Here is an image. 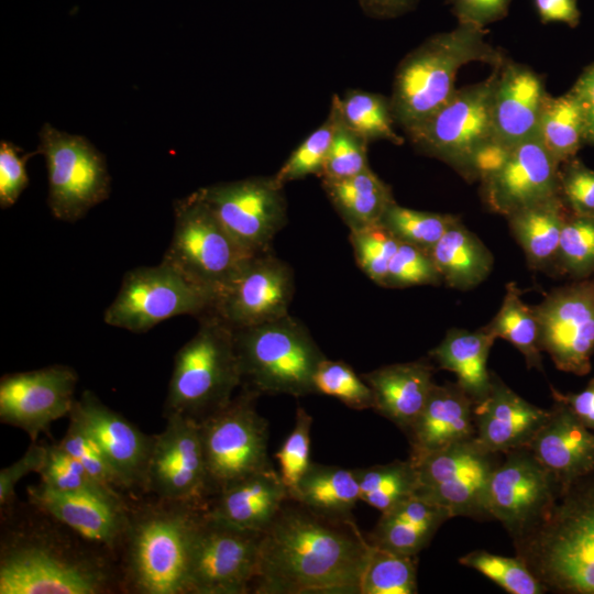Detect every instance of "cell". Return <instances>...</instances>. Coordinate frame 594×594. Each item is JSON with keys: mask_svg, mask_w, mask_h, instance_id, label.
<instances>
[{"mask_svg": "<svg viewBox=\"0 0 594 594\" xmlns=\"http://www.w3.org/2000/svg\"><path fill=\"white\" fill-rule=\"evenodd\" d=\"M561 487L527 447L509 450L492 475L488 513L514 541L539 521Z\"/></svg>", "mask_w": 594, "mask_h": 594, "instance_id": "18", "label": "cell"}, {"mask_svg": "<svg viewBox=\"0 0 594 594\" xmlns=\"http://www.w3.org/2000/svg\"><path fill=\"white\" fill-rule=\"evenodd\" d=\"M452 518L443 507L411 496L381 517L367 539L371 544L396 553L418 556L440 526Z\"/></svg>", "mask_w": 594, "mask_h": 594, "instance_id": "30", "label": "cell"}, {"mask_svg": "<svg viewBox=\"0 0 594 594\" xmlns=\"http://www.w3.org/2000/svg\"><path fill=\"white\" fill-rule=\"evenodd\" d=\"M459 562L484 574L510 594H543L548 591L517 554L503 557L475 550Z\"/></svg>", "mask_w": 594, "mask_h": 594, "instance_id": "43", "label": "cell"}, {"mask_svg": "<svg viewBox=\"0 0 594 594\" xmlns=\"http://www.w3.org/2000/svg\"><path fill=\"white\" fill-rule=\"evenodd\" d=\"M570 211L559 194L506 217L531 270H554L561 230Z\"/></svg>", "mask_w": 594, "mask_h": 594, "instance_id": "32", "label": "cell"}, {"mask_svg": "<svg viewBox=\"0 0 594 594\" xmlns=\"http://www.w3.org/2000/svg\"><path fill=\"white\" fill-rule=\"evenodd\" d=\"M552 398L563 403L588 429L594 430V378L576 394H562L551 387Z\"/></svg>", "mask_w": 594, "mask_h": 594, "instance_id": "57", "label": "cell"}, {"mask_svg": "<svg viewBox=\"0 0 594 594\" xmlns=\"http://www.w3.org/2000/svg\"><path fill=\"white\" fill-rule=\"evenodd\" d=\"M41 514L2 534L0 594H103L120 583L108 551Z\"/></svg>", "mask_w": 594, "mask_h": 594, "instance_id": "2", "label": "cell"}, {"mask_svg": "<svg viewBox=\"0 0 594 594\" xmlns=\"http://www.w3.org/2000/svg\"><path fill=\"white\" fill-rule=\"evenodd\" d=\"M534 309L540 348L557 369L587 374L594 353V277L552 289Z\"/></svg>", "mask_w": 594, "mask_h": 594, "instance_id": "16", "label": "cell"}, {"mask_svg": "<svg viewBox=\"0 0 594 594\" xmlns=\"http://www.w3.org/2000/svg\"><path fill=\"white\" fill-rule=\"evenodd\" d=\"M564 486L594 471V433L560 402L527 447Z\"/></svg>", "mask_w": 594, "mask_h": 594, "instance_id": "26", "label": "cell"}, {"mask_svg": "<svg viewBox=\"0 0 594 594\" xmlns=\"http://www.w3.org/2000/svg\"><path fill=\"white\" fill-rule=\"evenodd\" d=\"M505 56L486 41L485 28L459 23L437 33L409 52L399 63L391 99L396 123L407 133L415 129L455 92L461 67L473 62L498 66Z\"/></svg>", "mask_w": 594, "mask_h": 594, "instance_id": "5", "label": "cell"}, {"mask_svg": "<svg viewBox=\"0 0 594 594\" xmlns=\"http://www.w3.org/2000/svg\"><path fill=\"white\" fill-rule=\"evenodd\" d=\"M513 543L548 591L594 594V471L562 486L539 521Z\"/></svg>", "mask_w": 594, "mask_h": 594, "instance_id": "3", "label": "cell"}, {"mask_svg": "<svg viewBox=\"0 0 594 594\" xmlns=\"http://www.w3.org/2000/svg\"><path fill=\"white\" fill-rule=\"evenodd\" d=\"M570 90L583 111L586 143L594 144V64L582 72Z\"/></svg>", "mask_w": 594, "mask_h": 594, "instance_id": "56", "label": "cell"}, {"mask_svg": "<svg viewBox=\"0 0 594 594\" xmlns=\"http://www.w3.org/2000/svg\"><path fill=\"white\" fill-rule=\"evenodd\" d=\"M495 340L483 327L451 329L429 355L440 369L454 373L457 384L477 404L491 389L492 372L486 364Z\"/></svg>", "mask_w": 594, "mask_h": 594, "instance_id": "31", "label": "cell"}, {"mask_svg": "<svg viewBox=\"0 0 594 594\" xmlns=\"http://www.w3.org/2000/svg\"><path fill=\"white\" fill-rule=\"evenodd\" d=\"M474 400L455 383L433 384L406 432L411 460L475 437Z\"/></svg>", "mask_w": 594, "mask_h": 594, "instance_id": "27", "label": "cell"}, {"mask_svg": "<svg viewBox=\"0 0 594 594\" xmlns=\"http://www.w3.org/2000/svg\"><path fill=\"white\" fill-rule=\"evenodd\" d=\"M560 164L538 135L509 147L499 165L480 183L482 201L509 215L560 194Z\"/></svg>", "mask_w": 594, "mask_h": 594, "instance_id": "21", "label": "cell"}, {"mask_svg": "<svg viewBox=\"0 0 594 594\" xmlns=\"http://www.w3.org/2000/svg\"><path fill=\"white\" fill-rule=\"evenodd\" d=\"M289 498L279 473L272 468L220 491L208 502L207 510L237 527L264 532Z\"/></svg>", "mask_w": 594, "mask_h": 594, "instance_id": "29", "label": "cell"}, {"mask_svg": "<svg viewBox=\"0 0 594 594\" xmlns=\"http://www.w3.org/2000/svg\"><path fill=\"white\" fill-rule=\"evenodd\" d=\"M322 187L349 230L380 222L395 201L391 187L370 167L342 179H321Z\"/></svg>", "mask_w": 594, "mask_h": 594, "instance_id": "34", "label": "cell"}, {"mask_svg": "<svg viewBox=\"0 0 594 594\" xmlns=\"http://www.w3.org/2000/svg\"><path fill=\"white\" fill-rule=\"evenodd\" d=\"M554 270L576 278L594 274V219L568 215L560 235Z\"/></svg>", "mask_w": 594, "mask_h": 594, "instance_id": "42", "label": "cell"}, {"mask_svg": "<svg viewBox=\"0 0 594 594\" xmlns=\"http://www.w3.org/2000/svg\"><path fill=\"white\" fill-rule=\"evenodd\" d=\"M443 283L468 290L490 275L494 258L491 251L458 218L429 252Z\"/></svg>", "mask_w": 594, "mask_h": 594, "instance_id": "33", "label": "cell"}, {"mask_svg": "<svg viewBox=\"0 0 594 594\" xmlns=\"http://www.w3.org/2000/svg\"><path fill=\"white\" fill-rule=\"evenodd\" d=\"M417 556L396 553L372 544L360 594L417 593Z\"/></svg>", "mask_w": 594, "mask_h": 594, "instance_id": "40", "label": "cell"}, {"mask_svg": "<svg viewBox=\"0 0 594 594\" xmlns=\"http://www.w3.org/2000/svg\"><path fill=\"white\" fill-rule=\"evenodd\" d=\"M354 472L360 485V501L381 513L414 496L418 487L417 469L409 458L358 468Z\"/></svg>", "mask_w": 594, "mask_h": 594, "instance_id": "39", "label": "cell"}, {"mask_svg": "<svg viewBox=\"0 0 594 594\" xmlns=\"http://www.w3.org/2000/svg\"><path fill=\"white\" fill-rule=\"evenodd\" d=\"M497 70L485 80L457 89L431 117L407 132L422 154L451 166L468 182L475 179L482 154L495 144L492 105Z\"/></svg>", "mask_w": 594, "mask_h": 594, "instance_id": "9", "label": "cell"}, {"mask_svg": "<svg viewBox=\"0 0 594 594\" xmlns=\"http://www.w3.org/2000/svg\"><path fill=\"white\" fill-rule=\"evenodd\" d=\"M22 150L12 142H0V207L13 206L29 185L26 163L36 154H21Z\"/></svg>", "mask_w": 594, "mask_h": 594, "instance_id": "53", "label": "cell"}, {"mask_svg": "<svg viewBox=\"0 0 594 594\" xmlns=\"http://www.w3.org/2000/svg\"><path fill=\"white\" fill-rule=\"evenodd\" d=\"M213 297L162 262L125 273L119 292L103 314L111 327L133 333L147 332L162 321L201 316L212 310Z\"/></svg>", "mask_w": 594, "mask_h": 594, "instance_id": "13", "label": "cell"}, {"mask_svg": "<svg viewBox=\"0 0 594 594\" xmlns=\"http://www.w3.org/2000/svg\"><path fill=\"white\" fill-rule=\"evenodd\" d=\"M46 447V457L37 473L40 483L59 492L116 491L94 480L85 468L58 443Z\"/></svg>", "mask_w": 594, "mask_h": 594, "instance_id": "49", "label": "cell"}, {"mask_svg": "<svg viewBox=\"0 0 594 594\" xmlns=\"http://www.w3.org/2000/svg\"><path fill=\"white\" fill-rule=\"evenodd\" d=\"M69 416L76 418L98 443L120 488L143 491L153 436L145 435L89 389L75 400Z\"/></svg>", "mask_w": 594, "mask_h": 594, "instance_id": "23", "label": "cell"}, {"mask_svg": "<svg viewBox=\"0 0 594 594\" xmlns=\"http://www.w3.org/2000/svg\"><path fill=\"white\" fill-rule=\"evenodd\" d=\"M542 23L560 22L575 28L581 18L576 0H534Z\"/></svg>", "mask_w": 594, "mask_h": 594, "instance_id": "58", "label": "cell"}, {"mask_svg": "<svg viewBox=\"0 0 594 594\" xmlns=\"http://www.w3.org/2000/svg\"><path fill=\"white\" fill-rule=\"evenodd\" d=\"M459 23L480 28L499 21L508 14L512 0H447Z\"/></svg>", "mask_w": 594, "mask_h": 594, "instance_id": "55", "label": "cell"}, {"mask_svg": "<svg viewBox=\"0 0 594 594\" xmlns=\"http://www.w3.org/2000/svg\"><path fill=\"white\" fill-rule=\"evenodd\" d=\"M441 283L442 277L428 252L411 244L399 243L388 267L385 288L438 286Z\"/></svg>", "mask_w": 594, "mask_h": 594, "instance_id": "50", "label": "cell"}, {"mask_svg": "<svg viewBox=\"0 0 594 594\" xmlns=\"http://www.w3.org/2000/svg\"><path fill=\"white\" fill-rule=\"evenodd\" d=\"M292 499L326 517L353 519L352 510L360 501L354 469L311 462Z\"/></svg>", "mask_w": 594, "mask_h": 594, "instance_id": "35", "label": "cell"}, {"mask_svg": "<svg viewBox=\"0 0 594 594\" xmlns=\"http://www.w3.org/2000/svg\"><path fill=\"white\" fill-rule=\"evenodd\" d=\"M349 240L359 267L384 287L391 261L400 242L381 222L351 230Z\"/></svg>", "mask_w": 594, "mask_h": 594, "instance_id": "46", "label": "cell"}, {"mask_svg": "<svg viewBox=\"0 0 594 594\" xmlns=\"http://www.w3.org/2000/svg\"><path fill=\"white\" fill-rule=\"evenodd\" d=\"M68 417L67 430L57 443L73 455L94 480L103 486L119 491L117 476L98 443L76 418Z\"/></svg>", "mask_w": 594, "mask_h": 594, "instance_id": "51", "label": "cell"}, {"mask_svg": "<svg viewBox=\"0 0 594 594\" xmlns=\"http://www.w3.org/2000/svg\"><path fill=\"white\" fill-rule=\"evenodd\" d=\"M337 120L329 152L320 174L321 179H342L369 168L367 142L342 121L336 102Z\"/></svg>", "mask_w": 594, "mask_h": 594, "instance_id": "47", "label": "cell"}, {"mask_svg": "<svg viewBox=\"0 0 594 594\" xmlns=\"http://www.w3.org/2000/svg\"><path fill=\"white\" fill-rule=\"evenodd\" d=\"M495 68L493 136L497 145L512 147L538 135L541 111L549 94L541 76L526 65L505 57Z\"/></svg>", "mask_w": 594, "mask_h": 594, "instance_id": "24", "label": "cell"}, {"mask_svg": "<svg viewBox=\"0 0 594 594\" xmlns=\"http://www.w3.org/2000/svg\"><path fill=\"white\" fill-rule=\"evenodd\" d=\"M337 113L331 105L324 122L312 131L289 155L274 175L276 182L285 186L293 180L309 175L320 176L332 141Z\"/></svg>", "mask_w": 594, "mask_h": 594, "instance_id": "44", "label": "cell"}, {"mask_svg": "<svg viewBox=\"0 0 594 594\" xmlns=\"http://www.w3.org/2000/svg\"><path fill=\"white\" fill-rule=\"evenodd\" d=\"M314 394L334 397L345 406L363 410L373 408V393L362 376L343 361L324 359L312 378Z\"/></svg>", "mask_w": 594, "mask_h": 594, "instance_id": "45", "label": "cell"}, {"mask_svg": "<svg viewBox=\"0 0 594 594\" xmlns=\"http://www.w3.org/2000/svg\"><path fill=\"white\" fill-rule=\"evenodd\" d=\"M46 446L36 442L28 448L24 454L12 464L0 471V506H11L19 481L29 473H38L46 457Z\"/></svg>", "mask_w": 594, "mask_h": 594, "instance_id": "54", "label": "cell"}, {"mask_svg": "<svg viewBox=\"0 0 594 594\" xmlns=\"http://www.w3.org/2000/svg\"><path fill=\"white\" fill-rule=\"evenodd\" d=\"M591 217H592V218L594 219V215H593V216H591Z\"/></svg>", "mask_w": 594, "mask_h": 594, "instance_id": "60", "label": "cell"}, {"mask_svg": "<svg viewBox=\"0 0 594 594\" xmlns=\"http://www.w3.org/2000/svg\"><path fill=\"white\" fill-rule=\"evenodd\" d=\"M262 538V531L237 527L206 509L191 546L187 594L251 592Z\"/></svg>", "mask_w": 594, "mask_h": 594, "instance_id": "14", "label": "cell"}, {"mask_svg": "<svg viewBox=\"0 0 594 594\" xmlns=\"http://www.w3.org/2000/svg\"><path fill=\"white\" fill-rule=\"evenodd\" d=\"M560 195L576 215H594V169L576 157L560 165Z\"/></svg>", "mask_w": 594, "mask_h": 594, "instance_id": "52", "label": "cell"}, {"mask_svg": "<svg viewBox=\"0 0 594 594\" xmlns=\"http://www.w3.org/2000/svg\"><path fill=\"white\" fill-rule=\"evenodd\" d=\"M174 218L172 239L162 262L216 301L253 254L226 230L198 190L174 202Z\"/></svg>", "mask_w": 594, "mask_h": 594, "instance_id": "8", "label": "cell"}, {"mask_svg": "<svg viewBox=\"0 0 594 594\" xmlns=\"http://www.w3.org/2000/svg\"><path fill=\"white\" fill-rule=\"evenodd\" d=\"M521 294L516 283H508L499 310L483 328L495 339L512 343L524 355L528 369L542 371L539 322L534 306L525 304Z\"/></svg>", "mask_w": 594, "mask_h": 594, "instance_id": "37", "label": "cell"}, {"mask_svg": "<svg viewBox=\"0 0 594 594\" xmlns=\"http://www.w3.org/2000/svg\"><path fill=\"white\" fill-rule=\"evenodd\" d=\"M78 375L75 369L55 364L6 374L0 380V420L26 432L32 442L51 425L69 416Z\"/></svg>", "mask_w": 594, "mask_h": 594, "instance_id": "20", "label": "cell"}, {"mask_svg": "<svg viewBox=\"0 0 594 594\" xmlns=\"http://www.w3.org/2000/svg\"><path fill=\"white\" fill-rule=\"evenodd\" d=\"M241 385L233 328L208 311L174 358L164 417L180 416L200 424L228 405Z\"/></svg>", "mask_w": 594, "mask_h": 594, "instance_id": "6", "label": "cell"}, {"mask_svg": "<svg viewBox=\"0 0 594 594\" xmlns=\"http://www.w3.org/2000/svg\"><path fill=\"white\" fill-rule=\"evenodd\" d=\"M207 506L163 501L131 507L120 583L136 594H187L191 546Z\"/></svg>", "mask_w": 594, "mask_h": 594, "instance_id": "4", "label": "cell"}, {"mask_svg": "<svg viewBox=\"0 0 594 594\" xmlns=\"http://www.w3.org/2000/svg\"><path fill=\"white\" fill-rule=\"evenodd\" d=\"M294 292L292 267L267 251L243 264L211 311L233 329L257 326L288 315Z\"/></svg>", "mask_w": 594, "mask_h": 594, "instance_id": "19", "label": "cell"}, {"mask_svg": "<svg viewBox=\"0 0 594 594\" xmlns=\"http://www.w3.org/2000/svg\"><path fill=\"white\" fill-rule=\"evenodd\" d=\"M538 138L560 165L574 158L586 143L583 111L571 90L559 97L548 96L539 120Z\"/></svg>", "mask_w": 594, "mask_h": 594, "instance_id": "36", "label": "cell"}, {"mask_svg": "<svg viewBox=\"0 0 594 594\" xmlns=\"http://www.w3.org/2000/svg\"><path fill=\"white\" fill-rule=\"evenodd\" d=\"M30 505L106 551L120 550L131 506L118 491L59 492L38 483L28 487Z\"/></svg>", "mask_w": 594, "mask_h": 594, "instance_id": "22", "label": "cell"}, {"mask_svg": "<svg viewBox=\"0 0 594 594\" xmlns=\"http://www.w3.org/2000/svg\"><path fill=\"white\" fill-rule=\"evenodd\" d=\"M342 121L367 143L377 140L396 145L404 139L395 131L391 99L375 92L349 90L342 98L333 96Z\"/></svg>", "mask_w": 594, "mask_h": 594, "instance_id": "38", "label": "cell"}, {"mask_svg": "<svg viewBox=\"0 0 594 594\" xmlns=\"http://www.w3.org/2000/svg\"><path fill=\"white\" fill-rule=\"evenodd\" d=\"M359 2L370 16L392 19L414 10L418 0H359Z\"/></svg>", "mask_w": 594, "mask_h": 594, "instance_id": "59", "label": "cell"}, {"mask_svg": "<svg viewBox=\"0 0 594 594\" xmlns=\"http://www.w3.org/2000/svg\"><path fill=\"white\" fill-rule=\"evenodd\" d=\"M458 218L453 215L409 209L394 201L380 222L399 242L415 245L429 253Z\"/></svg>", "mask_w": 594, "mask_h": 594, "instance_id": "41", "label": "cell"}, {"mask_svg": "<svg viewBox=\"0 0 594 594\" xmlns=\"http://www.w3.org/2000/svg\"><path fill=\"white\" fill-rule=\"evenodd\" d=\"M36 154L47 168V204L52 215L76 222L108 199L111 178L105 156L85 138L44 123Z\"/></svg>", "mask_w": 594, "mask_h": 594, "instance_id": "11", "label": "cell"}, {"mask_svg": "<svg viewBox=\"0 0 594 594\" xmlns=\"http://www.w3.org/2000/svg\"><path fill=\"white\" fill-rule=\"evenodd\" d=\"M312 421V417L306 409L298 407L294 428L276 452L279 475L290 498L311 463L309 451Z\"/></svg>", "mask_w": 594, "mask_h": 594, "instance_id": "48", "label": "cell"}, {"mask_svg": "<svg viewBox=\"0 0 594 594\" xmlns=\"http://www.w3.org/2000/svg\"><path fill=\"white\" fill-rule=\"evenodd\" d=\"M284 186L273 176H253L197 189L220 223L249 253L271 251L287 223Z\"/></svg>", "mask_w": 594, "mask_h": 594, "instance_id": "15", "label": "cell"}, {"mask_svg": "<svg viewBox=\"0 0 594 594\" xmlns=\"http://www.w3.org/2000/svg\"><path fill=\"white\" fill-rule=\"evenodd\" d=\"M165 419L164 429L153 436L143 492L207 506L210 492L199 424L180 416Z\"/></svg>", "mask_w": 594, "mask_h": 594, "instance_id": "17", "label": "cell"}, {"mask_svg": "<svg viewBox=\"0 0 594 594\" xmlns=\"http://www.w3.org/2000/svg\"><path fill=\"white\" fill-rule=\"evenodd\" d=\"M372 544L354 519L287 499L263 532L256 594H360Z\"/></svg>", "mask_w": 594, "mask_h": 594, "instance_id": "1", "label": "cell"}, {"mask_svg": "<svg viewBox=\"0 0 594 594\" xmlns=\"http://www.w3.org/2000/svg\"><path fill=\"white\" fill-rule=\"evenodd\" d=\"M548 416L549 409L527 402L492 373L488 395L475 404V438L496 453L528 447Z\"/></svg>", "mask_w": 594, "mask_h": 594, "instance_id": "25", "label": "cell"}, {"mask_svg": "<svg viewBox=\"0 0 594 594\" xmlns=\"http://www.w3.org/2000/svg\"><path fill=\"white\" fill-rule=\"evenodd\" d=\"M260 395L243 387L228 405L199 424L210 499L226 487L272 469L268 421L256 410Z\"/></svg>", "mask_w": 594, "mask_h": 594, "instance_id": "10", "label": "cell"}, {"mask_svg": "<svg viewBox=\"0 0 594 594\" xmlns=\"http://www.w3.org/2000/svg\"><path fill=\"white\" fill-rule=\"evenodd\" d=\"M233 331L241 386L258 395L314 394L312 378L326 355L302 322L288 314Z\"/></svg>", "mask_w": 594, "mask_h": 594, "instance_id": "7", "label": "cell"}, {"mask_svg": "<svg viewBox=\"0 0 594 594\" xmlns=\"http://www.w3.org/2000/svg\"><path fill=\"white\" fill-rule=\"evenodd\" d=\"M433 366L427 361L385 365L362 374L373 393V408L404 433L422 410L432 385Z\"/></svg>", "mask_w": 594, "mask_h": 594, "instance_id": "28", "label": "cell"}, {"mask_svg": "<svg viewBox=\"0 0 594 594\" xmlns=\"http://www.w3.org/2000/svg\"><path fill=\"white\" fill-rule=\"evenodd\" d=\"M502 454L474 437L413 460L418 474L415 496L446 508L452 517L492 519L488 488Z\"/></svg>", "mask_w": 594, "mask_h": 594, "instance_id": "12", "label": "cell"}]
</instances>
